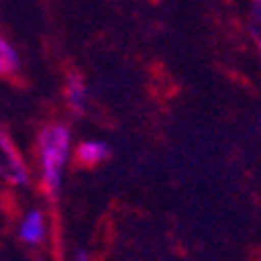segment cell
Returning a JSON list of instances; mask_svg holds the SVG:
<instances>
[{
    "label": "cell",
    "instance_id": "obj_3",
    "mask_svg": "<svg viewBox=\"0 0 261 261\" xmlns=\"http://www.w3.org/2000/svg\"><path fill=\"white\" fill-rule=\"evenodd\" d=\"M16 238L21 240L26 247H44L51 233V224H49V215L44 207L40 205H31L19 215L16 219Z\"/></svg>",
    "mask_w": 261,
    "mask_h": 261
},
{
    "label": "cell",
    "instance_id": "obj_7",
    "mask_svg": "<svg viewBox=\"0 0 261 261\" xmlns=\"http://www.w3.org/2000/svg\"><path fill=\"white\" fill-rule=\"evenodd\" d=\"M250 31H252V38H254L256 47H259V51H261V0H252Z\"/></svg>",
    "mask_w": 261,
    "mask_h": 261
},
{
    "label": "cell",
    "instance_id": "obj_6",
    "mask_svg": "<svg viewBox=\"0 0 261 261\" xmlns=\"http://www.w3.org/2000/svg\"><path fill=\"white\" fill-rule=\"evenodd\" d=\"M21 70V59L14 44L0 33V77H16Z\"/></svg>",
    "mask_w": 261,
    "mask_h": 261
},
{
    "label": "cell",
    "instance_id": "obj_8",
    "mask_svg": "<svg viewBox=\"0 0 261 261\" xmlns=\"http://www.w3.org/2000/svg\"><path fill=\"white\" fill-rule=\"evenodd\" d=\"M72 261H91V252L80 247V250H75V254H72Z\"/></svg>",
    "mask_w": 261,
    "mask_h": 261
},
{
    "label": "cell",
    "instance_id": "obj_2",
    "mask_svg": "<svg viewBox=\"0 0 261 261\" xmlns=\"http://www.w3.org/2000/svg\"><path fill=\"white\" fill-rule=\"evenodd\" d=\"M33 170L28 159L21 154L14 138L0 126V185L10 189H23L31 185Z\"/></svg>",
    "mask_w": 261,
    "mask_h": 261
},
{
    "label": "cell",
    "instance_id": "obj_5",
    "mask_svg": "<svg viewBox=\"0 0 261 261\" xmlns=\"http://www.w3.org/2000/svg\"><path fill=\"white\" fill-rule=\"evenodd\" d=\"M63 93H65V103H68V108H70L75 114H82L84 110H87L89 89H87V84H84V80H82L80 75H68Z\"/></svg>",
    "mask_w": 261,
    "mask_h": 261
},
{
    "label": "cell",
    "instance_id": "obj_4",
    "mask_svg": "<svg viewBox=\"0 0 261 261\" xmlns=\"http://www.w3.org/2000/svg\"><path fill=\"white\" fill-rule=\"evenodd\" d=\"M110 145L105 140H84L77 145L75 149V161L87 168H96L98 163H103L110 159Z\"/></svg>",
    "mask_w": 261,
    "mask_h": 261
},
{
    "label": "cell",
    "instance_id": "obj_1",
    "mask_svg": "<svg viewBox=\"0 0 261 261\" xmlns=\"http://www.w3.org/2000/svg\"><path fill=\"white\" fill-rule=\"evenodd\" d=\"M72 159V130L63 121L44 124L35 136V163L42 191L49 198L61 194L65 168Z\"/></svg>",
    "mask_w": 261,
    "mask_h": 261
}]
</instances>
